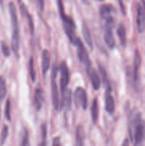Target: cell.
<instances>
[{
	"mask_svg": "<svg viewBox=\"0 0 145 146\" xmlns=\"http://www.w3.org/2000/svg\"><path fill=\"white\" fill-rule=\"evenodd\" d=\"M10 17L11 24V49L14 55L16 57L19 56L20 47V35H19V25H18V16H17L16 8L14 2H10L9 4Z\"/></svg>",
	"mask_w": 145,
	"mask_h": 146,
	"instance_id": "6da1fadb",
	"label": "cell"
},
{
	"mask_svg": "<svg viewBox=\"0 0 145 146\" xmlns=\"http://www.w3.org/2000/svg\"><path fill=\"white\" fill-rule=\"evenodd\" d=\"M60 16H61V19H62L63 26L65 34L67 35L68 38H69L71 44L75 46L79 38L77 37L76 34H75V24H74V21H72L71 17L67 16L65 14V12L61 14Z\"/></svg>",
	"mask_w": 145,
	"mask_h": 146,
	"instance_id": "7a4b0ae2",
	"label": "cell"
},
{
	"mask_svg": "<svg viewBox=\"0 0 145 146\" xmlns=\"http://www.w3.org/2000/svg\"><path fill=\"white\" fill-rule=\"evenodd\" d=\"M57 72H58V68H57L56 64H54L53 68L52 70V74H51V98H52V104L53 106V108L55 110H58L60 107V97L59 92H58V86L56 83Z\"/></svg>",
	"mask_w": 145,
	"mask_h": 146,
	"instance_id": "3957f363",
	"label": "cell"
},
{
	"mask_svg": "<svg viewBox=\"0 0 145 146\" xmlns=\"http://www.w3.org/2000/svg\"><path fill=\"white\" fill-rule=\"evenodd\" d=\"M114 25H115V21H114L113 17H111L107 19L106 23H105L104 40H105L106 45L110 49H112L115 46V39L114 38L113 33H112Z\"/></svg>",
	"mask_w": 145,
	"mask_h": 146,
	"instance_id": "277c9868",
	"label": "cell"
},
{
	"mask_svg": "<svg viewBox=\"0 0 145 146\" xmlns=\"http://www.w3.org/2000/svg\"><path fill=\"white\" fill-rule=\"evenodd\" d=\"M73 101L76 108L82 107L83 110L86 109L87 106H88V98H87L86 91L82 87H78L74 93Z\"/></svg>",
	"mask_w": 145,
	"mask_h": 146,
	"instance_id": "5b68a950",
	"label": "cell"
},
{
	"mask_svg": "<svg viewBox=\"0 0 145 146\" xmlns=\"http://www.w3.org/2000/svg\"><path fill=\"white\" fill-rule=\"evenodd\" d=\"M75 46H76L77 48H78L77 52H78V57L79 58L80 61L86 66L87 71H89L91 69L90 60L89 56H88V53L87 51L86 48L84 46L83 44H82V42L80 38L78 39V42H77Z\"/></svg>",
	"mask_w": 145,
	"mask_h": 146,
	"instance_id": "8992f818",
	"label": "cell"
},
{
	"mask_svg": "<svg viewBox=\"0 0 145 146\" xmlns=\"http://www.w3.org/2000/svg\"><path fill=\"white\" fill-rule=\"evenodd\" d=\"M60 71H61V78H60V88L61 93L67 89L70 79L69 69L68 65L65 61L61 62L60 65Z\"/></svg>",
	"mask_w": 145,
	"mask_h": 146,
	"instance_id": "52a82bcc",
	"label": "cell"
},
{
	"mask_svg": "<svg viewBox=\"0 0 145 146\" xmlns=\"http://www.w3.org/2000/svg\"><path fill=\"white\" fill-rule=\"evenodd\" d=\"M136 25L140 34L143 33L145 29V10L140 3L136 4Z\"/></svg>",
	"mask_w": 145,
	"mask_h": 146,
	"instance_id": "ba28073f",
	"label": "cell"
},
{
	"mask_svg": "<svg viewBox=\"0 0 145 146\" xmlns=\"http://www.w3.org/2000/svg\"><path fill=\"white\" fill-rule=\"evenodd\" d=\"M82 34L86 44L88 46L90 49L92 51L93 50V41H92V36H91L90 31L88 25L84 22L82 23Z\"/></svg>",
	"mask_w": 145,
	"mask_h": 146,
	"instance_id": "9c48e42d",
	"label": "cell"
},
{
	"mask_svg": "<svg viewBox=\"0 0 145 146\" xmlns=\"http://www.w3.org/2000/svg\"><path fill=\"white\" fill-rule=\"evenodd\" d=\"M50 63H51V56L48 50L45 49L42 52V61H41V66H42V72L44 75H45L50 68Z\"/></svg>",
	"mask_w": 145,
	"mask_h": 146,
	"instance_id": "30bf717a",
	"label": "cell"
},
{
	"mask_svg": "<svg viewBox=\"0 0 145 146\" xmlns=\"http://www.w3.org/2000/svg\"><path fill=\"white\" fill-rule=\"evenodd\" d=\"M105 110L110 115H112L115 110V102L113 96L109 93H107L105 96Z\"/></svg>",
	"mask_w": 145,
	"mask_h": 146,
	"instance_id": "8fae6325",
	"label": "cell"
},
{
	"mask_svg": "<svg viewBox=\"0 0 145 146\" xmlns=\"http://www.w3.org/2000/svg\"><path fill=\"white\" fill-rule=\"evenodd\" d=\"M115 11V7L110 4H103V5L101 6L100 9V13L101 17L105 20L112 17L111 15Z\"/></svg>",
	"mask_w": 145,
	"mask_h": 146,
	"instance_id": "7c38bea8",
	"label": "cell"
},
{
	"mask_svg": "<svg viewBox=\"0 0 145 146\" xmlns=\"http://www.w3.org/2000/svg\"><path fill=\"white\" fill-rule=\"evenodd\" d=\"M34 105L37 111H39L43 106L44 104V96H43V91L40 87H37L34 93Z\"/></svg>",
	"mask_w": 145,
	"mask_h": 146,
	"instance_id": "4fadbf2b",
	"label": "cell"
},
{
	"mask_svg": "<svg viewBox=\"0 0 145 146\" xmlns=\"http://www.w3.org/2000/svg\"><path fill=\"white\" fill-rule=\"evenodd\" d=\"M20 9H21V12L22 13V15L24 16V17L27 19L28 27H29L30 32H31V34L33 35L34 33V21H33L32 17H31V15L29 14V12H28V9L26 8L25 4H21V5L20 6Z\"/></svg>",
	"mask_w": 145,
	"mask_h": 146,
	"instance_id": "5bb4252c",
	"label": "cell"
},
{
	"mask_svg": "<svg viewBox=\"0 0 145 146\" xmlns=\"http://www.w3.org/2000/svg\"><path fill=\"white\" fill-rule=\"evenodd\" d=\"M88 73H89V76L90 78L91 84H92L94 90L98 91L101 85V81L100 78V76L98 75V73L94 69H90L88 71Z\"/></svg>",
	"mask_w": 145,
	"mask_h": 146,
	"instance_id": "9a60e30c",
	"label": "cell"
},
{
	"mask_svg": "<svg viewBox=\"0 0 145 146\" xmlns=\"http://www.w3.org/2000/svg\"><path fill=\"white\" fill-rule=\"evenodd\" d=\"M62 94V98H61V107L62 108H69L71 104V100H72V94L71 90L66 89Z\"/></svg>",
	"mask_w": 145,
	"mask_h": 146,
	"instance_id": "2e32d148",
	"label": "cell"
},
{
	"mask_svg": "<svg viewBox=\"0 0 145 146\" xmlns=\"http://www.w3.org/2000/svg\"><path fill=\"white\" fill-rule=\"evenodd\" d=\"M141 64V56L139 51L136 50L134 52V78L135 81L138 79V72Z\"/></svg>",
	"mask_w": 145,
	"mask_h": 146,
	"instance_id": "e0dca14e",
	"label": "cell"
},
{
	"mask_svg": "<svg viewBox=\"0 0 145 146\" xmlns=\"http://www.w3.org/2000/svg\"><path fill=\"white\" fill-rule=\"evenodd\" d=\"M117 34L119 37V41H120L122 46H125L127 44V33L126 29L122 24H120L118 27L117 29Z\"/></svg>",
	"mask_w": 145,
	"mask_h": 146,
	"instance_id": "ac0fdd59",
	"label": "cell"
},
{
	"mask_svg": "<svg viewBox=\"0 0 145 146\" xmlns=\"http://www.w3.org/2000/svg\"><path fill=\"white\" fill-rule=\"evenodd\" d=\"M91 115L94 124L97 123L99 116V107H98V98H95L92 102V106H91Z\"/></svg>",
	"mask_w": 145,
	"mask_h": 146,
	"instance_id": "d6986e66",
	"label": "cell"
},
{
	"mask_svg": "<svg viewBox=\"0 0 145 146\" xmlns=\"http://www.w3.org/2000/svg\"><path fill=\"white\" fill-rule=\"evenodd\" d=\"M76 144L78 145H83V131L80 125L77 127L76 130Z\"/></svg>",
	"mask_w": 145,
	"mask_h": 146,
	"instance_id": "ffe728a7",
	"label": "cell"
},
{
	"mask_svg": "<svg viewBox=\"0 0 145 146\" xmlns=\"http://www.w3.org/2000/svg\"><path fill=\"white\" fill-rule=\"evenodd\" d=\"M28 71H29L30 76H31V78L32 81H35L36 80V71L35 68H34V58L32 57H31L28 61Z\"/></svg>",
	"mask_w": 145,
	"mask_h": 146,
	"instance_id": "44dd1931",
	"label": "cell"
},
{
	"mask_svg": "<svg viewBox=\"0 0 145 146\" xmlns=\"http://www.w3.org/2000/svg\"><path fill=\"white\" fill-rule=\"evenodd\" d=\"M7 94V87H6L5 81L1 76H0V98L2 99L5 97Z\"/></svg>",
	"mask_w": 145,
	"mask_h": 146,
	"instance_id": "7402d4cb",
	"label": "cell"
},
{
	"mask_svg": "<svg viewBox=\"0 0 145 146\" xmlns=\"http://www.w3.org/2000/svg\"><path fill=\"white\" fill-rule=\"evenodd\" d=\"M5 116L7 121H11V102L8 99L6 102L5 105Z\"/></svg>",
	"mask_w": 145,
	"mask_h": 146,
	"instance_id": "603a6c76",
	"label": "cell"
},
{
	"mask_svg": "<svg viewBox=\"0 0 145 146\" xmlns=\"http://www.w3.org/2000/svg\"><path fill=\"white\" fill-rule=\"evenodd\" d=\"M9 133V128L7 125H4L3 127L2 131H1V145H3L5 142L6 139H7V136H8Z\"/></svg>",
	"mask_w": 145,
	"mask_h": 146,
	"instance_id": "cb8c5ba5",
	"label": "cell"
},
{
	"mask_svg": "<svg viewBox=\"0 0 145 146\" xmlns=\"http://www.w3.org/2000/svg\"><path fill=\"white\" fill-rule=\"evenodd\" d=\"M1 51L5 57H9L10 55V49L7 44L4 42L1 43Z\"/></svg>",
	"mask_w": 145,
	"mask_h": 146,
	"instance_id": "d4e9b609",
	"label": "cell"
},
{
	"mask_svg": "<svg viewBox=\"0 0 145 146\" xmlns=\"http://www.w3.org/2000/svg\"><path fill=\"white\" fill-rule=\"evenodd\" d=\"M41 132H42V139H43V143L41 145H45V138H46V134H47V130H46V125L45 124L42 125L41 127Z\"/></svg>",
	"mask_w": 145,
	"mask_h": 146,
	"instance_id": "484cf974",
	"label": "cell"
},
{
	"mask_svg": "<svg viewBox=\"0 0 145 146\" xmlns=\"http://www.w3.org/2000/svg\"><path fill=\"white\" fill-rule=\"evenodd\" d=\"M21 145H28L29 143H28V134L26 131H24V135H23L22 141H21Z\"/></svg>",
	"mask_w": 145,
	"mask_h": 146,
	"instance_id": "4316f807",
	"label": "cell"
},
{
	"mask_svg": "<svg viewBox=\"0 0 145 146\" xmlns=\"http://www.w3.org/2000/svg\"><path fill=\"white\" fill-rule=\"evenodd\" d=\"M118 4H119V8H120L122 13L124 15H125V14H126V10H125V5H124L123 1H122V0H118Z\"/></svg>",
	"mask_w": 145,
	"mask_h": 146,
	"instance_id": "83f0119b",
	"label": "cell"
},
{
	"mask_svg": "<svg viewBox=\"0 0 145 146\" xmlns=\"http://www.w3.org/2000/svg\"><path fill=\"white\" fill-rule=\"evenodd\" d=\"M53 145H61V142H60V138L59 137H56L53 139Z\"/></svg>",
	"mask_w": 145,
	"mask_h": 146,
	"instance_id": "f1b7e54d",
	"label": "cell"
},
{
	"mask_svg": "<svg viewBox=\"0 0 145 146\" xmlns=\"http://www.w3.org/2000/svg\"><path fill=\"white\" fill-rule=\"evenodd\" d=\"M129 145V143H128V141L127 140H125V142L123 143H122V145Z\"/></svg>",
	"mask_w": 145,
	"mask_h": 146,
	"instance_id": "f546056e",
	"label": "cell"
},
{
	"mask_svg": "<svg viewBox=\"0 0 145 146\" xmlns=\"http://www.w3.org/2000/svg\"><path fill=\"white\" fill-rule=\"evenodd\" d=\"M0 119H1V98H0Z\"/></svg>",
	"mask_w": 145,
	"mask_h": 146,
	"instance_id": "4dcf8cb0",
	"label": "cell"
},
{
	"mask_svg": "<svg viewBox=\"0 0 145 146\" xmlns=\"http://www.w3.org/2000/svg\"><path fill=\"white\" fill-rule=\"evenodd\" d=\"M81 1H82L83 3H88V0H81Z\"/></svg>",
	"mask_w": 145,
	"mask_h": 146,
	"instance_id": "1f68e13d",
	"label": "cell"
},
{
	"mask_svg": "<svg viewBox=\"0 0 145 146\" xmlns=\"http://www.w3.org/2000/svg\"><path fill=\"white\" fill-rule=\"evenodd\" d=\"M3 4V0H0V5L2 6Z\"/></svg>",
	"mask_w": 145,
	"mask_h": 146,
	"instance_id": "d6a6232c",
	"label": "cell"
},
{
	"mask_svg": "<svg viewBox=\"0 0 145 146\" xmlns=\"http://www.w3.org/2000/svg\"><path fill=\"white\" fill-rule=\"evenodd\" d=\"M142 3H143L144 4V6H145V0H142Z\"/></svg>",
	"mask_w": 145,
	"mask_h": 146,
	"instance_id": "836d02e7",
	"label": "cell"
},
{
	"mask_svg": "<svg viewBox=\"0 0 145 146\" xmlns=\"http://www.w3.org/2000/svg\"><path fill=\"white\" fill-rule=\"evenodd\" d=\"M96 1H103L104 0H96Z\"/></svg>",
	"mask_w": 145,
	"mask_h": 146,
	"instance_id": "e575fe53",
	"label": "cell"
},
{
	"mask_svg": "<svg viewBox=\"0 0 145 146\" xmlns=\"http://www.w3.org/2000/svg\"><path fill=\"white\" fill-rule=\"evenodd\" d=\"M18 1H21V0H18Z\"/></svg>",
	"mask_w": 145,
	"mask_h": 146,
	"instance_id": "d590c367",
	"label": "cell"
}]
</instances>
